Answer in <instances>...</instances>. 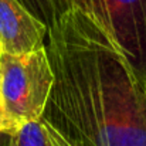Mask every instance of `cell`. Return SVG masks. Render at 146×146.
<instances>
[{
    "mask_svg": "<svg viewBox=\"0 0 146 146\" xmlns=\"http://www.w3.org/2000/svg\"><path fill=\"white\" fill-rule=\"evenodd\" d=\"M10 135H13V133H4V132H0V146H4L6 141H7V138H9Z\"/></svg>",
    "mask_w": 146,
    "mask_h": 146,
    "instance_id": "ba28073f",
    "label": "cell"
},
{
    "mask_svg": "<svg viewBox=\"0 0 146 146\" xmlns=\"http://www.w3.org/2000/svg\"><path fill=\"white\" fill-rule=\"evenodd\" d=\"M47 24L20 0H0L1 52L20 55L44 47Z\"/></svg>",
    "mask_w": 146,
    "mask_h": 146,
    "instance_id": "277c9868",
    "label": "cell"
},
{
    "mask_svg": "<svg viewBox=\"0 0 146 146\" xmlns=\"http://www.w3.org/2000/svg\"><path fill=\"white\" fill-rule=\"evenodd\" d=\"M54 85L46 47L20 55H0V90L9 118L20 128L40 121Z\"/></svg>",
    "mask_w": 146,
    "mask_h": 146,
    "instance_id": "7a4b0ae2",
    "label": "cell"
},
{
    "mask_svg": "<svg viewBox=\"0 0 146 146\" xmlns=\"http://www.w3.org/2000/svg\"><path fill=\"white\" fill-rule=\"evenodd\" d=\"M1 54H3V52H1V47H0V55H1Z\"/></svg>",
    "mask_w": 146,
    "mask_h": 146,
    "instance_id": "30bf717a",
    "label": "cell"
},
{
    "mask_svg": "<svg viewBox=\"0 0 146 146\" xmlns=\"http://www.w3.org/2000/svg\"><path fill=\"white\" fill-rule=\"evenodd\" d=\"M41 123H43V126H44V129H46L48 146H72L61 133H60V132H58V131H55L51 125L43 122V121H41Z\"/></svg>",
    "mask_w": 146,
    "mask_h": 146,
    "instance_id": "52a82bcc",
    "label": "cell"
},
{
    "mask_svg": "<svg viewBox=\"0 0 146 146\" xmlns=\"http://www.w3.org/2000/svg\"><path fill=\"white\" fill-rule=\"evenodd\" d=\"M17 125L9 118L7 112H6V106H4V101L1 95V90H0V132L4 133H16L17 131Z\"/></svg>",
    "mask_w": 146,
    "mask_h": 146,
    "instance_id": "8992f818",
    "label": "cell"
},
{
    "mask_svg": "<svg viewBox=\"0 0 146 146\" xmlns=\"http://www.w3.org/2000/svg\"><path fill=\"white\" fill-rule=\"evenodd\" d=\"M4 146H16V141H14V133H13V135H10V136L7 138V141H6Z\"/></svg>",
    "mask_w": 146,
    "mask_h": 146,
    "instance_id": "9c48e42d",
    "label": "cell"
},
{
    "mask_svg": "<svg viewBox=\"0 0 146 146\" xmlns=\"http://www.w3.org/2000/svg\"><path fill=\"white\" fill-rule=\"evenodd\" d=\"M44 17L54 85L40 121L72 146H146V65L82 13Z\"/></svg>",
    "mask_w": 146,
    "mask_h": 146,
    "instance_id": "6da1fadb",
    "label": "cell"
},
{
    "mask_svg": "<svg viewBox=\"0 0 146 146\" xmlns=\"http://www.w3.org/2000/svg\"><path fill=\"white\" fill-rule=\"evenodd\" d=\"M16 146H48L46 129L41 121H33L21 125L14 133Z\"/></svg>",
    "mask_w": 146,
    "mask_h": 146,
    "instance_id": "5b68a950",
    "label": "cell"
},
{
    "mask_svg": "<svg viewBox=\"0 0 146 146\" xmlns=\"http://www.w3.org/2000/svg\"><path fill=\"white\" fill-rule=\"evenodd\" d=\"M44 13L87 16L136 65H146V0H37Z\"/></svg>",
    "mask_w": 146,
    "mask_h": 146,
    "instance_id": "3957f363",
    "label": "cell"
}]
</instances>
